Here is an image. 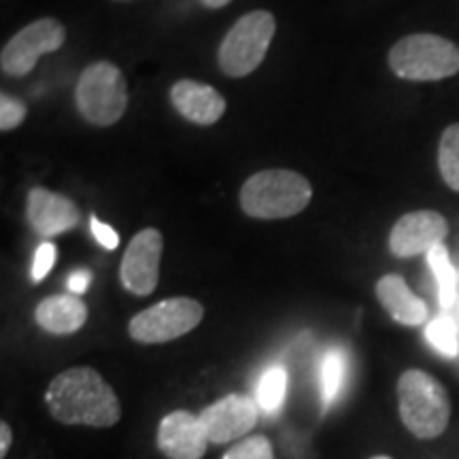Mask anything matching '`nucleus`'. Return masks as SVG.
<instances>
[{"instance_id":"1","label":"nucleus","mask_w":459,"mask_h":459,"mask_svg":"<svg viewBox=\"0 0 459 459\" xmlns=\"http://www.w3.org/2000/svg\"><path fill=\"white\" fill-rule=\"evenodd\" d=\"M45 404L65 426L111 428L122 417L117 394L99 370L88 366L60 372L45 392Z\"/></svg>"},{"instance_id":"2","label":"nucleus","mask_w":459,"mask_h":459,"mask_svg":"<svg viewBox=\"0 0 459 459\" xmlns=\"http://www.w3.org/2000/svg\"><path fill=\"white\" fill-rule=\"evenodd\" d=\"M311 198V181L285 169L255 172L240 187V209L254 220H287L302 213Z\"/></svg>"},{"instance_id":"3","label":"nucleus","mask_w":459,"mask_h":459,"mask_svg":"<svg viewBox=\"0 0 459 459\" xmlns=\"http://www.w3.org/2000/svg\"><path fill=\"white\" fill-rule=\"evenodd\" d=\"M400 419L412 436L429 440L449 426L451 400L446 389L423 370H406L398 378Z\"/></svg>"},{"instance_id":"4","label":"nucleus","mask_w":459,"mask_h":459,"mask_svg":"<svg viewBox=\"0 0 459 459\" xmlns=\"http://www.w3.org/2000/svg\"><path fill=\"white\" fill-rule=\"evenodd\" d=\"M387 62L406 82H443L459 73V48L438 34H409L389 49Z\"/></svg>"},{"instance_id":"5","label":"nucleus","mask_w":459,"mask_h":459,"mask_svg":"<svg viewBox=\"0 0 459 459\" xmlns=\"http://www.w3.org/2000/svg\"><path fill=\"white\" fill-rule=\"evenodd\" d=\"M74 105L91 126L117 124L128 108V83L113 62L100 60L90 65L74 88Z\"/></svg>"},{"instance_id":"6","label":"nucleus","mask_w":459,"mask_h":459,"mask_svg":"<svg viewBox=\"0 0 459 459\" xmlns=\"http://www.w3.org/2000/svg\"><path fill=\"white\" fill-rule=\"evenodd\" d=\"M277 20L271 11H251L230 28L217 51V62L223 74L232 79L247 77L262 65L271 48Z\"/></svg>"},{"instance_id":"7","label":"nucleus","mask_w":459,"mask_h":459,"mask_svg":"<svg viewBox=\"0 0 459 459\" xmlns=\"http://www.w3.org/2000/svg\"><path fill=\"white\" fill-rule=\"evenodd\" d=\"M204 317L203 304L194 298H169L134 315L128 325L130 336L143 344H162L186 336Z\"/></svg>"},{"instance_id":"8","label":"nucleus","mask_w":459,"mask_h":459,"mask_svg":"<svg viewBox=\"0 0 459 459\" xmlns=\"http://www.w3.org/2000/svg\"><path fill=\"white\" fill-rule=\"evenodd\" d=\"M66 41V28L54 17H41L22 28L4 43L0 68L11 77H24L37 66L39 57L57 51Z\"/></svg>"},{"instance_id":"9","label":"nucleus","mask_w":459,"mask_h":459,"mask_svg":"<svg viewBox=\"0 0 459 459\" xmlns=\"http://www.w3.org/2000/svg\"><path fill=\"white\" fill-rule=\"evenodd\" d=\"M164 238L156 228H145L130 240L126 249L122 268V283L130 294L149 296L158 287L160 262H162Z\"/></svg>"},{"instance_id":"10","label":"nucleus","mask_w":459,"mask_h":459,"mask_svg":"<svg viewBox=\"0 0 459 459\" xmlns=\"http://www.w3.org/2000/svg\"><path fill=\"white\" fill-rule=\"evenodd\" d=\"M257 417H260V404L243 394H230L206 406L198 415L206 438L213 445L243 438L255 428Z\"/></svg>"},{"instance_id":"11","label":"nucleus","mask_w":459,"mask_h":459,"mask_svg":"<svg viewBox=\"0 0 459 459\" xmlns=\"http://www.w3.org/2000/svg\"><path fill=\"white\" fill-rule=\"evenodd\" d=\"M449 221L438 211H412L402 215L389 232V251L395 257H415L443 245Z\"/></svg>"},{"instance_id":"12","label":"nucleus","mask_w":459,"mask_h":459,"mask_svg":"<svg viewBox=\"0 0 459 459\" xmlns=\"http://www.w3.org/2000/svg\"><path fill=\"white\" fill-rule=\"evenodd\" d=\"M26 221L41 237H57L77 226L79 209L65 194L32 187L26 198Z\"/></svg>"},{"instance_id":"13","label":"nucleus","mask_w":459,"mask_h":459,"mask_svg":"<svg viewBox=\"0 0 459 459\" xmlns=\"http://www.w3.org/2000/svg\"><path fill=\"white\" fill-rule=\"evenodd\" d=\"M158 446L169 459H203L209 438L194 412L172 411L160 421Z\"/></svg>"},{"instance_id":"14","label":"nucleus","mask_w":459,"mask_h":459,"mask_svg":"<svg viewBox=\"0 0 459 459\" xmlns=\"http://www.w3.org/2000/svg\"><path fill=\"white\" fill-rule=\"evenodd\" d=\"M170 102L181 117L198 126H213L226 113V99L213 85L181 79L172 85Z\"/></svg>"},{"instance_id":"15","label":"nucleus","mask_w":459,"mask_h":459,"mask_svg":"<svg viewBox=\"0 0 459 459\" xmlns=\"http://www.w3.org/2000/svg\"><path fill=\"white\" fill-rule=\"evenodd\" d=\"M377 298L383 308L402 325H421L428 319V307L417 298L400 274H385L377 283Z\"/></svg>"},{"instance_id":"16","label":"nucleus","mask_w":459,"mask_h":459,"mask_svg":"<svg viewBox=\"0 0 459 459\" xmlns=\"http://www.w3.org/2000/svg\"><path fill=\"white\" fill-rule=\"evenodd\" d=\"M37 324L49 334H74L88 321V307L79 296H49L39 302Z\"/></svg>"},{"instance_id":"17","label":"nucleus","mask_w":459,"mask_h":459,"mask_svg":"<svg viewBox=\"0 0 459 459\" xmlns=\"http://www.w3.org/2000/svg\"><path fill=\"white\" fill-rule=\"evenodd\" d=\"M428 264L429 268H432L436 283H438L440 307L451 308L457 298V274H455V268H453L449 251H446L445 243L434 247L432 251H428Z\"/></svg>"},{"instance_id":"18","label":"nucleus","mask_w":459,"mask_h":459,"mask_svg":"<svg viewBox=\"0 0 459 459\" xmlns=\"http://www.w3.org/2000/svg\"><path fill=\"white\" fill-rule=\"evenodd\" d=\"M438 169L446 186L459 192V124L449 126L440 136Z\"/></svg>"},{"instance_id":"19","label":"nucleus","mask_w":459,"mask_h":459,"mask_svg":"<svg viewBox=\"0 0 459 459\" xmlns=\"http://www.w3.org/2000/svg\"><path fill=\"white\" fill-rule=\"evenodd\" d=\"M347 381V358L341 351H328L321 361V392L325 409L338 398Z\"/></svg>"},{"instance_id":"20","label":"nucleus","mask_w":459,"mask_h":459,"mask_svg":"<svg viewBox=\"0 0 459 459\" xmlns=\"http://www.w3.org/2000/svg\"><path fill=\"white\" fill-rule=\"evenodd\" d=\"M285 389H287V375L281 366H273L264 372L260 387H257V404L264 412L273 415L281 409L285 400Z\"/></svg>"},{"instance_id":"21","label":"nucleus","mask_w":459,"mask_h":459,"mask_svg":"<svg viewBox=\"0 0 459 459\" xmlns=\"http://www.w3.org/2000/svg\"><path fill=\"white\" fill-rule=\"evenodd\" d=\"M426 336L432 347L445 358H457L459 353V341H457V325L455 321L446 315L432 319L428 324Z\"/></svg>"},{"instance_id":"22","label":"nucleus","mask_w":459,"mask_h":459,"mask_svg":"<svg viewBox=\"0 0 459 459\" xmlns=\"http://www.w3.org/2000/svg\"><path fill=\"white\" fill-rule=\"evenodd\" d=\"M223 459H274V451L266 436H251L234 445Z\"/></svg>"},{"instance_id":"23","label":"nucleus","mask_w":459,"mask_h":459,"mask_svg":"<svg viewBox=\"0 0 459 459\" xmlns=\"http://www.w3.org/2000/svg\"><path fill=\"white\" fill-rule=\"evenodd\" d=\"M24 119H26L24 102H20L9 94L0 96V130L3 132L15 130L17 126H22Z\"/></svg>"},{"instance_id":"24","label":"nucleus","mask_w":459,"mask_h":459,"mask_svg":"<svg viewBox=\"0 0 459 459\" xmlns=\"http://www.w3.org/2000/svg\"><path fill=\"white\" fill-rule=\"evenodd\" d=\"M56 262V247L51 243H43L37 247V254H34V262H32V281H43L48 277L51 266Z\"/></svg>"},{"instance_id":"25","label":"nucleus","mask_w":459,"mask_h":459,"mask_svg":"<svg viewBox=\"0 0 459 459\" xmlns=\"http://www.w3.org/2000/svg\"><path fill=\"white\" fill-rule=\"evenodd\" d=\"M90 226H91V234H94V238L99 240V243H100L102 247H105V249H108V251L117 249V245H119V234L115 232V230H113L111 226H108V223L96 220V217H91Z\"/></svg>"},{"instance_id":"26","label":"nucleus","mask_w":459,"mask_h":459,"mask_svg":"<svg viewBox=\"0 0 459 459\" xmlns=\"http://www.w3.org/2000/svg\"><path fill=\"white\" fill-rule=\"evenodd\" d=\"M91 283V273L90 271H77L68 277V290H71L73 296L85 294Z\"/></svg>"},{"instance_id":"27","label":"nucleus","mask_w":459,"mask_h":459,"mask_svg":"<svg viewBox=\"0 0 459 459\" xmlns=\"http://www.w3.org/2000/svg\"><path fill=\"white\" fill-rule=\"evenodd\" d=\"M11 438H13V434H11V428L9 423H0V457L7 455L9 446H11Z\"/></svg>"},{"instance_id":"28","label":"nucleus","mask_w":459,"mask_h":459,"mask_svg":"<svg viewBox=\"0 0 459 459\" xmlns=\"http://www.w3.org/2000/svg\"><path fill=\"white\" fill-rule=\"evenodd\" d=\"M206 9H223L226 4L232 3V0H200Z\"/></svg>"},{"instance_id":"29","label":"nucleus","mask_w":459,"mask_h":459,"mask_svg":"<svg viewBox=\"0 0 459 459\" xmlns=\"http://www.w3.org/2000/svg\"><path fill=\"white\" fill-rule=\"evenodd\" d=\"M370 459H392V457H387V455H377V457H370Z\"/></svg>"},{"instance_id":"30","label":"nucleus","mask_w":459,"mask_h":459,"mask_svg":"<svg viewBox=\"0 0 459 459\" xmlns=\"http://www.w3.org/2000/svg\"><path fill=\"white\" fill-rule=\"evenodd\" d=\"M117 3H130V0H117Z\"/></svg>"}]
</instances>
